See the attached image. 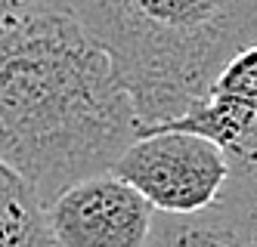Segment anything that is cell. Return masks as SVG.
Here are the masks:
<instances>
[{
  "instance_id": "ba28073f",
  "label": "cell",
  "mask_w": 257,
  "mask_h": 247,
  "mask_svg": "<svg viewBox=\"0 0 257 247\" xmlns=\"http://www.w3.org/2000/svg\"><path fill=\"white\" fill-rule=\"evenodd\" d=\"M56 7H62V0H0V28L13 25V22H22L28 16L56 10Z\"/></svg>"
},
{
  "instance_id": "277c9868",
  "label": "cell",
  "mask_w": 257,
  "mask_h": 247,
  "mask_svg": "<svg viewBox=\"0 0 257 247\" xmlns=\"http://www.w3.org/2000/svg\"><path fill=\"white\" fill-rule=\"evenodd\" d=\"M155 210L115 173L65 185L44 204L53 247H146Z\"/></svg>"
},
{
  "instance_id": "8992f818",
  "label": "cell",
  "mask_w": 257,
  "mask_h": 247,
  "mask_svg": "<svg viewBox=\"0 0 257 247\" xmlns=\"http://www.w3.org/2000/svg\"><path fill=\"white\" fill-rule=\"evenodd\" d=\"M254 167H238L214 204L195 213H155L146 247H257Z\"/></svg>"
},
{
  "instance_id": "52a82bcc",
  "label": "cell",
  "mask_w": 257,
  "mask_h": 247,
  "mask_svg": "<svg viewBox=\"0 0 257 247\" xmlns=\"http://www.w3.org/2000/svg\"><path fill=\"white\" fill-rule=\"evenodd\" d=\"M0 247H53L38 192L0 161Z\"/></svg>"
},
{
  "instance_id": "6da1fadb",
  "label": "cell",
  "mask_w": 257,
  "mask_h": 247,
  "mask_svg": "<svg viewBox=\"0 0 257 247\" xmlns=\"http://www.w3.org/2000/svg\"><path fill=\"white\" fill-rule=\"evenodd\" d=\"M137 133L112 59L65 7L0 28V161L41 204L108 173Z\"/></svg>"
},
{
  "instance_id": "7a4b0ae2",
  "label": "cell",
  "mask_w": 257,
  "mask_h": 247,
  "mask_svg": "<svg viewBox=\"0 0 257 247\" xmlns=\"http://www.w3.org/2000/svg\"><path fill=\"white\" fill-rule=\"evenodd\" d=\"M62 7L112 59L140 133L177 118L257 41V0H62Z\"/></svg>"
},
{
  "instance_id": "3957f363",
  "label": "cell",
  "mask_w": 257,
  "mask_h": 247,
  "mask_svg": "<svg viewBox=\"0 0 257 247\" xmlns=\"http://www.w3.org/2000/svg\"><path fill=\"white\" fill-rule=\"evenodd\" d=\"M115 173L155 213H195L217 201L232 176L229 158L192 133H140L121 151Z\"/></svg>"
},
{
  "instance_id": "5b68a950",
  "label": "cell",
  "mask_w": 257,
  "mask_h": 247,
  "mask_svg": "<svg viewBox=\"0 0 257 247\" xmlns=\"http://www.w3.org/2000/svg\"><path fill=\"white\" fill-rule=\"evenodd\" d=\"M192 133L214 142L229 158L232 170L254 167L257 151V47L235 53L217 71L211 87L192 99L177 118L143 133Z\"/></svg>"
}]
</instances>
